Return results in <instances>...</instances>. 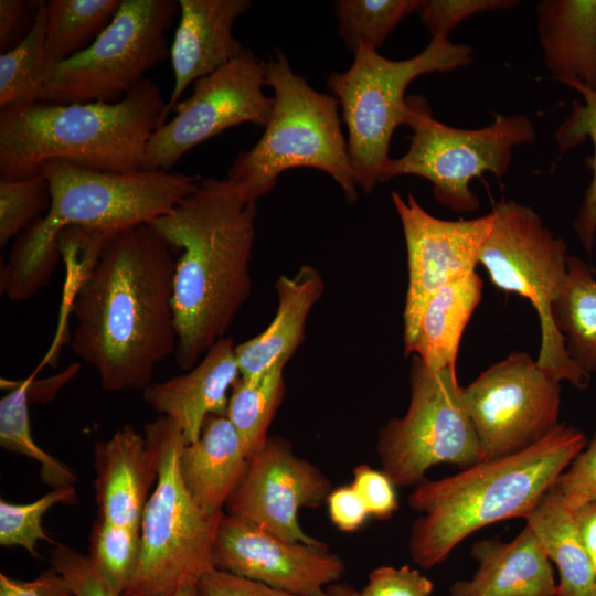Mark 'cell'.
I'll use <instances>...</instances> for the list:
<instances>
[{"label": "cell", "instance_id": "6da1fadb", "mask_svg": "<svg viewBox=\"0 0 596 596\" xmlns=\"http://www.w3.org/2000/svg\"><path fill=\"white\" fill-rule=\"evenodd\" d=\"M175 260L170 243L151 224H139L110 235L78 277L70 345L104 390H143L174 354Z\"/></svg>", "mask_w": 596, "mask_h": 596}, {"label": "cell", "instance_id": "7a4b0ae2", "mask_svg": "<svg viewBox=\"0 0 596 596\" xmlns=\"http://www.w3.org/2000/svg\"><path fill=\"white\" fill-rule=\"evenodd\" d=\"M256 202L232 180L206 178L170 213L150 224L177 255L174 358L189 371L225 337L252 291L249 263Z\"/></svg>", "mask_w": 596, "mask_h": 596}, {"label": "cell", "instance_id": "3957f363", "mask_svg": "<svg viewBox=\"0 0 596 596\" xmlns=\"http://www.w3.org/2000/svg\"><path fill=\"white\" fill-rule=\"evenodd\" d=\"M40 172L50 183L52 202L14 241L1 264L0 288L11 301L33 297L50 280L61 258L57 234L76 225L113 235L150 224L170 213L199 184L183 172L142 169L106 173L62 160L45 162Z\"/></svg>", "mask_w": 596, "mask_h": 596}, {"label": "cell", "instance_id": "277c9868", "mask_svg": "<svg viewBox=\"0 0 596 596\" xmlns=\"http://www.w3.org/2000/svg\"><path fill=\"white\" fill-rule=\"evenodd\" d=\"M586 444L582 430L558 423L519 453L439 480H422L408 497L409 507L423 514L411 530L412 560L430 568L472 532L498 521L525 519Z\"/></svg>", "mask_w": 596, "mask_h": 596}, {"label": "cell", "instance_id": "5b68a950", "mask_svg": "<svg viewBox=\"0 0 596 596\" xmlns=\"http://www.w3.org/2000/svg\"><path fill=\"white\" fill-rule=\"evenodd\" d=\"M166 106L157 83L145 78L118 103L2 109L0 180L36 175L50 160L106 173L140 171Z\"/></svg>", "mask_w": 596, "mask_h": 596}, {"label": "cell", "instance_id": "8992f818", "mask_svg": "<svg viewBox=\"0 0 596 596\" xmlns=\"http://www.w3.org/2000/svg\"><path fill=\"white\" fill-rule=\"evenodd\" d=\"M265 85L274 92V106L259 140L240 152L227 173L244 198L256 202L272 191L278 177L299 167L329 174L345 201L358 199L347 139L341 131L338 99L313 89L296 74L280 51L266 62Z\"/></svg>", "mask_w": 596, "mask_h": 596}, {"label": "cell", "instance_id": "52a82bcc", "mask_svg": "<svg viewBox=\"0 0 596 596\" xmlns=\"http://www.w3.org/2000/svg\"><path fill=\"white\" fill-rule=\"evenodd\" d=\"M158 459V479L141 519L137 571L123 596H171L198 586L214 567V545L224 512H205L192 498L180 472L187 445L180 427L159 416L145 426Z\"/></svg>", "mask_w": 596, "mask_h": 596}, {"label": "cell", "instance_id": "ba28073f", "mask_svg": "<svg viewBox=\"0 0 596 596\" xmlns=\"http://www.w3.org/2000/svg\"><path fill=\"white\" fill-rule=\"evenodd\" d=\"M473 61V50L448 38H432L418 54L401 61L382 56L370 45L360 44L352 65L331 73L327 87L338 99L347 126L348 155L356 187L370 193L381 183L390 161L389 149L395 129L408 125L412 98L405 97L416 77L450 72Z\"/></svg>", "mask_w": 596, "mask_h": 596}, {"label": "cell", "instance_id": "9c48e42d", "mask_svg": "<svg viewBox=\"0 0 596 596\" xmlns=\"http://www.w3.org/2000/svg\"><path fill=\"white\" fill-rule=\"evenodd\" d=\"M493 227L479 257L490 281L504 292L525 298L535 309L541 327L538 365L554 380L583 390L590 375L568 356L565 340L554 324L553 302L567 272L566 243L553 235L540 215L512 199L491 210Z\"/></svg>", "mask_w": 596, "mask_h": 596}, {"label": "cell", "instance_id": "30bf717a", "mask_svg": "<svg viewBox=\"0 0 596 596\" xmlns=\"http://www.w3.org/2000/svg\"><path fill=\"white\" fill-rule=\"evenodd\" d=\"M408 150L391 158L381 183L400 175H417L433 184L435 199L457 213H472L479 199L470 182L485 172L502 178L509 170L513 148L535 138L532 121L524 115H496L482 128L462 129L436 120L422 97L411 96Z\"/></svg>", "mask_w": 596, "mask_h": 596}, {"label": "cell", "instance_id": "8fae6325", "mask_svg": "<svg viewBox=\"0 0 596 596\" xmlns=\"http://www.w3.org/2000/svg\"><path fill=\"white\" fill-rule=\"evenodd\" d=\"M175 0H121L114 19L78 55L53 65L40 103H118L170 54Z\"/></svg>", "mask_w": 596, "mask_h": 596}, {"label": "cell", "instance_id": "7c38bea8", "mask_svg": "<svg viewBox=\"0 0 596 596\" xmlns=\"http://www.w3.org/2000/svg\"><path fill=\"white\" fill-rule=\"evenodd\" d=\"M409 405L379 432L382 471L395 487L418 485L438 464L462 469L483 461L456 369L433 371L413 355Z\"/></svg>", "mask_w": 596, "mask_h": 596}, {"label": "cell", "instance_id": "4fadbf2b", "mask_svg": "<svg viewBox=\"0 0 596 596\" xmlns=\"http://www.w3.org/2000/svg\"><path fill=\"white\" fill-rule=\"evenodd\" d=\"M483 461L519 453L558 425L561 382L525 352H513L462 386Z\"/></svg>", "mask_w": 596, "mask_h": 596}, {"label": "cell", "instance_id": "5bb4252c", "mask_svg": "<svg viewBox=\"0 0 596 596\" xmlns=\"http://www.w3.org/2000/svg\"><path fill=\"white\" fill-rule=\"evenodd\" d=\"M266 62L251 49L193 83L192 94L174 107L175 115L151 135L143 169H170L188 151L234 126L265 127L274 97L266 96Z\"/></svg>", "mask_w": 596, "mask_h": 596}, {"label": "cell", "instance_id": "9a60e30c", "mask_svg": "<svg viewBox=\"0 0 596 596\" xmlns=\"http://www.w3.org/2000/svg\"><path fill=\"white\" fill-rule=\"evenodd\" d=\"M407 252L408 284L403 313L404 354L409 355L422 313L444 285L476 272L494 214L448 221L425 211L415 196L391 193Z\"/></svg>", "mask_w": 596, "mask_h": 596}, {"label": "cell", "instance_id": "2e32d148", "mask_svg": "<svg viewBox=\"0 0 596 596\" xmlns=\"http://www.w3.org/2000/svg\"><path fill=\"white\" fill-rule=\"evenodd\" d=\"M331 491L320 469L298 457L287 440L274 436L249 457L245 476L225 505L228 514L281 539L324 545L302 530L298 513L301 508L320 505Z\"/></svg>", "mask_w": 596, "mask_h": 596}, {"label": "cell", "instance_id": "e0dca14e", "mask_svg": "<svg viewBox=\"0 0 596 596\" xmlns=\"http://www.w3.org/2000/svg\"><path fill=\"white\" fill-rule=\"evenodd\" d=\"M214 567L297 596H326L344 573V562L326 544L288 541L228 513L220 523Z\"/></svg>", "mask_w": 596, "mask_h": 596}, {"label": "cell", "instance_id": "ac0fdd59", "mask_svg": "<svg viewBox=\"0 0 596 596\" xmlns=\"http://www.w3.org/2000/svg\"><path fill=\"white\" fill-rule=\"evenodd\" d=\"M252 6L249 0H179L180 20L170 46L174 84L159 127L190 84L243 51L244 46L233 35V26Z\"/></svg>", "mask_w": 596, "mask_h": 596}, {"label": "cell", "instance_id": "d6986e66", "mask_svg": "<svg viewBox=\"0 0 596 596\" xmlns=\"http://www.w3.org/2000/svg\"><path fill=\"white\" fill-rule=\"evenodd\" d=\"M238 376L235 344L224 337L185 374L151 382L142 390V396L160 416L180 427L188 445L199 439L210 415H226L230 393Z\"/></svg>", "mask_w": 596, "mask_h": 596}, {"label": "cell", "instance_id": "ffe728a7", "mask_svg": "<svg viewBox=\"0 0 596 596\" xmlns=\"http://www.w3.org/2000/svg\"><path fill=\"white\" fill-rule=\"evenodd\" d=\"M99 519L140 529L158 459L143 435L125 425L94 448Z\"/></svg>", "mask_w": 596, "mask_h": 596}, {"label": "cell", "instance_id": "44dd1931", "mask_svg": "<svg viewBox=\"0 0 596 596\" xmlns=\"http://www.w3.org/2000/svg\"><path fill=\"white\" fill-rule=\"evenodd\" d=\"M471 555L478 570L454 583L450 596H555L551 561L529 525L511 542H476Z\"/></svg>", "mask_w": 596, "mask_h": 596}, {"label": "cell", "instance_id": "7402d4cb", "mask_svg": "<svg viewBox=\"0 0 596 596\" xmlns=\"http://www.w3.org/2000/svg\"><path fill=\"white\" fill-rule=\"evenodd\" d=\"M277 309L268 327L235 345L240 375L255 380L278 362H288L305 339L310 310L324 292V281L311 265L294 276L281 275L275 284Z\"/></svg>", "mask_w": 596, "mask_h": 596}, {"label": "cell", "instance_id": "603a6c76", "mask_svg": "<svg viewBox=\"0 0 596 596\" xmlns=\"http://www.w3.org/2000/svg\"><path fill=\"white\" fill-rule=\"evenodd\" d=\"M249 455L226 415H210L199 439L183 447L179 458L182 480L195 502L207 513L223 512L241 483Z\"/></svg>", "mask_w": 596, "mask_h": 596}, {"label": "cell", "instance_id": "cb8c5ba5", "mask_svg": "<svg viewBox=\"0 0 596 596\" xmlns=\"http://www.w3.org/2000/svg\"><path fill=\"white\" fill-rule=\"evenodd\" d=\"M536 32L545 68L558 83L596 91V0H542Z\"/></svg>", "mask_w": 596, "mask_h": 596}, {"label": "cell", "instance_id": "d4e9b609", "mask_svg": "<svg viewBox=\"0 0 596 596\" xmlns=\"http://www.w3.org/2000/svg\"><path fill=\"white\" fill-rule=\"evenodd\" d=\"M482 298L477 272L440 287L422 313L409 355L418 356L433 371L456 369L462 333Z\"/></svg>", "mask_w": 596, "mask_h": 596}, {"label": "cell", "instance_id": "484cf974", "mask_svg": "<svg viewBox=\"0 0 596 596\" xmlns=\"http://www.w3.org/2000/svg\"><path fill=\"white\" fill-rule=\"evenodd\" d=\"M525 520L558 570L555 596H593L596 570L583 546L573 513L554 486Z\"/></svg>", "mask_w": 596, "mask_h": 596}, {"label": "cell", "instance_id": "4316f807", "mask_svg": "<svg viewBox=\"0 0 596 596\" xmlns=\"http://www.w3.org/2000/svg\"><path fill=\"white\" fill-rule=\"evenodd\" d=\"M552 317L571 360L588 375L596 372V275L576 256H568Z\"/></svg>", "mask_w": 596, "mask_h": 596}, {"label": "cell", "instance_id": "83f0119b", "mask_svg": "<svg viewBox=\"0 0 596 596\" xmlns=\"http://www.w3.org/2000/svg\"><path fill=\"white\" fill-rule=\"evenodd\" d=\"M121 0L45 1V49L50 66L85 51L108 26Z\"/></svg>", "mask_w": 596, "mask_h": 596}, {"label": "cell", "instance_id": "f1b7e54d", "mask_svg": "<svg viewBox=\"0 0 596 596\" xmlns=\"http://www.w3.org/2000/svg\"><path fill=\"white\" fill-rule=\"evenodd\" d=\"M285 365L286 362H278L255 380L240 375L232 386L226 417L241 436L249 457L268 438V427L285 392Z\"/></svg>", "mask_w": 596, "mask_h": 596}, {"label": "cell", "instance_id": "f546056e", "mask_svg": "<svg viewBox=\"0 0 596 596\" xmlns=\"http://www.w3.org/2000/svg\"><path fill=\"white\" fill-rule=\"evenodd\" d=\"M45 1L41 0L30 34L0 54V110L40 102L51 68L45 49Z\"/></svg>", "mask_w": 596, "mask_h": 596}, {"label": "cell", "instance_id": "4dcf8cb0", "mask_svg": "<svg viewBox=\"0 0 596 596\" xmlns=\"http://www.w3.org/2000/svg\"><path fill=\"white\" fill-rule=\"evenodd\" d=\"M561 84L576 91L582 100L573 103L570 115L556 131L560 151L566 152L587 138L593 143V155L587 161L592 178L573 222L581 245L592 256L596 241V91L572 81Z\"/></svg>", "mask_w": 596, "mask_h": 596}, {"label": "cell", "instance_id": "1f68e13d", "mask_svg": "<svg viewBox=\"0 0 596 596\" xmlns=\"http://www.w3.org/2000/svg\"><path fill=\"white\" fill-rule=\"evenodd\" d=\"M33 376L15 383L0 401V445L41 465L42 480L54 488L73 486L76 476L70 467L44 451L33 439L29 417V390Z\"/></svg>", "mask_w": 596, "mask_h": 596}, {"label": "cell", "instance_id": "d6a6232c", "mask_svg": "<svg viewBox=\"0 0 596 596\" xmlns=\"http://www.w3.org/2000/svg\"><path fill=\"white\" fill-rule=\"evenodd\" d=\"M421 0H338V32L353 54L360 44L379 50L397 24L417 12Z\"/></svg>", "mask_w": 596, "mask_h": 596}, {"label": "cell", "instance_id": "836d02e7", "mask_svg": "<svg viewBox=\"0 0 596 596\" xmlns=\"http://www.w3.org/2000/svg\"><path fill=\"white\" fill-rule=\"evenodd\" d=\"M140 529L98 520L93 529L89 558L118 596L131 582L140 560Z\"/></svg>", "mask_w": 596, "mask_h": 596}, {"label": "cell", "instance_id": "e575fe53", "mask_svg": "<svg viewBox=\"0 0 596 596\" xmlns=\"http://www.w3.org/2000/svg\"><path fill=\"white\" fill-rule=\"evenodd\" d=\"M51 188L41 172L21 180H0V246L18 237L50 210Z\"/></svg>", "mask_w": 596, "mask_h": 596}, {"label": "cell", "instance_id": "d590c367", "mask_svg": "<svg viewBox=\"0 0 596 596\" xmlns=\"http://www.w3.org/2000/svg\"><path fill=\"white\" fill-rule=\"evenodd\" d=\"M74 486L54 488L40 499L15 504L0 500V544L4 547L20 546L38 557V541L53 542L44 532L42 519L45 512L57 503H74Z\"/></svg>", "mask_w": 596, "mask_h": 596}, {"label": "cell", "instance_id": "8d00e7d4", "mask_svg": "<svg viewBox=\"0 0 596 596\" xmlns=\"http://www.w3.org/2000/svg\"><path fill=\"white\" fill-rule=\"evenodd\" d=\"M517 4L518 0H421L417 13L432 38H448L460 22L472 15Z\"/></svg>", "mask_w": 596, "mask_h": 596}, {"label": "cell", "instance_id": "74e56055", "mask_svg": "<svg viewBox=\"0 0 596 596\" xmlns=\"http://www.w3.org/2000/svg\"><path fill=\"white\" fill-rule=\"evenodd\" d=\"M51 564L67 583L72 596H118L100 576L89 556L57 544L52 551Z\"/></svg>", "mask_w": 596, "mask_h": 596}, {"label": "cell", "instance_id": "f35d334b", "mask_svg": "<svg viewBox=\"0 0 596 596\" xmlns=\"http://www.w3.org/2000/svg\"><path fill=\"white\" fill-rule=\"evenodd\" d=\"M553 486L571 512L596 500V432L588 446L574 458Z\"/></svg>", "mask_w": 596, "mask_h": 596}, {"label": "cell", "instance_id": "ab89813d", "mask_svg": "<svg viewBox=\"0 0 596 596\" xmlns=\"http://www.w3.org/2000/svg\"><path fill=\"white\" fill-rule=\"evenodd\" d=\"M433 582L418 570L407 565L401 567L379 566L368 577L361 596H430Z\"/></svg>", "mask_w": 596, "mask_h": 596}, {"label": "cell", "instance_id": "60d3db41", "mask_svg": "<svg viewBox=\"0 0 596 596\" xmlns=\"http://www.w3.org/2000/svg\"><path fill=\"white\" fill-rule=\"evenodd\" d=\"M351 485L363 500L369 514L386 520L397 510L395 486L382 470L359 465L353 471Z\"/></svg>", "mask_w": 596, "mask_h": 596}, {"label": "cell", "instance_id": "b9f144b4", "mask_svg": "<svg viewBox=\"0 0 596 596\" xmlns=\"http://www.w3.org/2000/svg\"><path fill=\"white\" fill-rule=\"evenodd\" d=\"M40 1L0 0V54L20 44L32 31Z\"/></svg>", "mask_w": 596, "mask_h": 596}, {"label": "cell", "instance_id": "7bdbcfd3", "mask_svg": "<svg viewBox=\"0 0 596 596\" xmlns=\"http://www.w3.org/2000/svg\"><path fill=\"white\" fill-rule=\"evenodd\" d=\"M198 596H297L263 583L213 570L198 584Z\"/></svg>", "mask_w": 596, "mask_h": 596}, {"label": "cell", "instance_id": "ee69618b", "mask_svg": "<svg viewBox=\"0 0 596 596\" xmlns=\"http://www.w3.org/2000/svg\"><path fill=\"white\" fill-rule=\"evenodd\" d=\"M326 502L332 523L344 532L358 530L370 515L352 485L332 489Z\"/></svg>", "mask_w": 596, "mask_h": 596}, {"label": "cell", "instance_id": "f6af8a7d", "mask_svg": "<svg viewBox=\"0 0 596 596\" xmlns=\"http://www.w3.org/2000/svg\"><path fill=\"white\" fill-rule=\"evenodd\" d=\"M0 596H72L63 576L53 567L32 581H19L0 574Z\"/></svg>", "mask_w": 596, "mask_h": 596}, {"label": "cell", "instance_id": "bcb514c9", "mask_svg": "<svg viewBox=\"0 0 596 596\" xmlns=\"http://www.w3.org/2000/svg\"><path fill=\"white\" fill-rule=\"evenodd\" d=\"M572 513L583 546L596 570V500L586 502Z\"/></svg>", "mask_w": 596, "mask_h": 596}, {"label": "cell", "instance_id": "7dc6e473", "mask_svg": "<svg viewBox=\"0 0 596 596\" xmlns=\"http://www.w3.org/2000/svg\"><path fill=\"white\" fill-rule=\"evenodd\" d=\"M326 596H361L353 586L344 583H334L327 588Z\"/></svg>", "mask_w": 596, "mask_h": 596}, {"label": "cell", "instance_id": "c3c4849f", "mask_svg": "<svg viewBox=\"0 0 596 596\" xmlns=\"http://www.w3.org/2000/svg\"><path fill=\"white\" fill-rule=\"evenodd\" d=\"M171 596H198V586L179 589Z\"/></svg>", "mask_w": 596, "mask_h": 596}, {"label": "cell", "instance_id": "681fc988", "mask_svg": "<svg viewBox=\"0 0 596 596\" xmlns=\"http://www.w3.org/2000/svg\"><path fill=\"white\" fill-rule=\"evenodd\" d=\"M593 596H596V581H595V586H594Z\"/></svg>", "mask_w": 596, "mask_h": 596}]
</instances>
